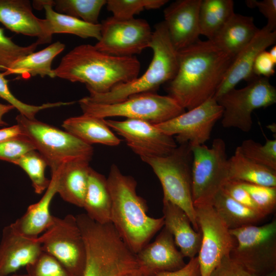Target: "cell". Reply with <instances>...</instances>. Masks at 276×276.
I'll return each mask as SVG.
<instances>
[{
	"instance_id": "obj_1",
	"label": "cell",
	"mask_w": 276,
	"mask_h": 276,
	"mask_svg": "<svg viewBox=\"0 0 276 276\" xmlns=\"http://www.w3.org/2000/svg\"><path fill=\"white\" fill-rule=\"evenodd\" d=\"M235 57L210 40L178 51V67L168 82L169 96L191 110L214 97Z\"/></svg>"
},
{
	"instance_id": "obj_2",
	"label": "cell",
	"mask_w": 276,
	"mask_h": 276,
	"mask_svg": "<svg viewBox=\"0 0 276 276\" xmlns=\"http://www.w3.org/2000/svg\"><path fill=\"white\" fill-rule=\"evenodd\" d=\"M140 62L135 57H118L94 45L81 44L63 56L54 69L55 77L85 84L89 93L103 94L137 77Z\"/></svg>"
},
{
	"instance_id": "obj_3",
	"label": "cell",
	"mask_w": 276,
	"mask_h": 276,
	"mask_svg": "<svg viewBox=\"0 0 276 276\" xmlns=\"http://www.w3.org/2000/svg\"><path fill=\"white\" fill-rule=\"evenodd\" d=\"M107 180L112 201L111 223L136 254L164 227V218L147 215L146 201L136 193V181L123 174L116 165L110 167Z\"/></svg>"
},
{
	"instance_id": "obj_4",
	"label": "cell",
	"mask_w": 276,
	"mask_h": 276,
	"mask_svg": "<svg viewBox=\"0 0 276 276\" xmlns=\"http://www.w3.org/2000/svg\"><path fill=\"white\" fill-rule=\"evenodd\" d=\"M86 248L82 276H142L136 254L121 239L111 223L100 224L89 218L79 223Z\"/></svg>"
},
{
	"instance_id": "obj_5",
	"label": "cell",
	"mask_w": 276,
	"mask_h": 276,
	"mask_svg": "<svg viewBox=\"0 0 276 276\" xmlns=\"http://www.w3.org/2000/svg\"><path fill=\"white\" fill-rule=\"evenodd\" d=\"M150 48L153 57L141 76L117 85L106 93H89L86 99L96 103L113 104L135 94L154 92L161 85L171 81L178 70V51L170 40L164 21L155 26Z\"/></svg>"
},
{
	"instance_id": "obj_6",
	"label": "cell",
	"mask_w": 276,
	"mask_h": 276,
	"mask_svg": "<svg viewBox=\"0 0 276 276\" xmlns=\"http://www.w3.org/2000/svg\"><path fill=\"white\" fill-rule=\"evenodd\" d=\"M141 158L150 166L160 181L163 199L181 209L194 229L200 232L192 200V147L188 143L180 144L168 155Z\"/></svg>"
},
{
	"instance_id": "obj_7",
	"label": "cell",
	"mask_w": 276,
	"mask_h": 276,
	"mask_svg": "<svg viewBox=\"0 0 276 276\" xmlns=\"http://www.w3.org/2000/svg\"><path fill=\"white\" fill-rule=\"evenodd\" d=\"M79 104L86 115L103 119L123 117L154 125L166 122L186 111L171 97L154 92L135 94L109 104L91 102L84 97L79 100Z\"/></svg>"
},
{
	"instance_id": "obj_8",
	"label": "cell",
	"mask_w": 276,
	"mask_h": 276,
	"mask_svg": "<svg viewBox=\"0 0 276 276\" xmlns=\"http://www.w3.org/2000/svg\"><path fill=\"white\" fill-rule=\"evenodd\" d=\"M24 136L34 145L51 170L75 158L90 160L94 153L88 145L68 132L19 114L16 117Z\"/></svg>"
},
{
	"instance_id": "obj_9",
	"label": "cell",
	"mask_w": 276,
	"mask_h": 276,
	"mask_svg": "<svg viewBox=\"0 0 276 276\" xmlns=\"http://www.w3.org/2000/svg\"><path fill=\"white\" fill-rule=\"evenodd\" d=\"M192 193L194 206L211 204L229 180L228 158L225 142L214 140L212 146L192 147Z\"/></svg>"
},
{
	"instance_id": "obj_10",
	"label": "cell",
	"mask_w": 276,
	"mask_h": 276,
	"mask_svg": "<svg viewBox=\"0 0 276 276\" xmlns=\"http://www.w3.org/2000/svg\"><path fill=\"white\" fill-rule=\"evenodd\" d=\"M236 245L230 256L256 276L276 270V220L229 229Z\"/></svg>"
},
{
	"instance_id": "obj_11",
	"label": "cell",
	"mask_w": 276,
	"mask_h": 276,
	"mask_svg": "<svg viewBox=\"0 0 276 276\" xmlns=\"http://www.w3.org/2000/svg\"><path fill=\"white\" fill-rule=\"evenodd\" d=\"M247 82L245 87L233 88L216 100L223 110V127L247 132L252 127L254 110L275 103L276 89L268 78L255 76Z\"/></svg>"
},
{
	"instance_id": "obj_12",
	"label": "cell",
	"mask_w": 276,
	"mask_h": 276,
	"mask_svg": "<svg viewBox=\"0 0 276 276\" xmlns=\"http://www.w3.org/2000/svg\"><path fill=\"white\" fill-rule=\"evenodd\" d=\"M42 251L59 261L75 276H82L86 248L76 217L53 216L51 224L37 238Z\"/></svg>"
},
{
	"instance_id": "obj_13",
	"label": "cell",
	"mask_w": 276,
	"mask_h": 276,
	"mask_svg": "<svg viewBox=\"0 0 276 276\" xmlns=\"http://www.w3.org/2000/svg\"><path fill=\"white\" fill-rule=\"evenodd\" d=\"M195 208L197 222L201 234L197 256L201 275L210 276L221 261L231 255L236 241L212 204L200 205Z\"/></svg>"
},
{
	"instance_id": "obj_14",
	"label": "cell",
	"mask_w": 276,
	"mask_h": 276,
	"mask_svg": "<svg viewBox=\"0 0 276 276\" xmlns=\"http://www.w3.org/2000/svg\"><path fill=\"white\" fill-rule=\"evenodd\" d=\"M101 26V37L94 46L103 53L133 57L150 47L153 31L145 19H120L111 16Z\"/></svg>"
},
{
	"instance_id": "obj_15",
	"label": "cell",
	"mask_w": 276,
	"mask_h": 276,
	"mask_svg": "<svg viewBox=\"0 0 276 276\" xmlns=\"http://www.w3.org/2000/svg\"><path fill=\"white\" fill-rule=\"evenodd\" d=\"M223 108L213 97L187 112L155 125L164 133L173 136L180 145L192 147L204 145L210 139L213 127L222 116Z\"/></svg>"
},
{
	"instance_id": "obj_16",
	"label": "cell",
	"mask_w": 276,
	"mask_h": 276,
	"mask_svg": "<svg viewBox=\"0 0 276 276\" xmlns=\"http://www.w3.org/2000/svg\"><path fill=\"white\" fill-rule=\"evenodd\" d=\"M105 122L111 129L124 139L128 146L140 158L165 156L178 146L173 136L149 122L129 119L105 120Z\"/></svg>"
},
{
	"instance_id": "obj_17",
	"label": "cell",
	"mask_w": 276,
	"mask_h": 276,
	"mask_svg": "<svg viewBox=\"0 0 276 276\" xmlns=\"http://www.w3.org/2000/svg\"><path fill=\"white\" fill-rule=\"evenodd\" d=\"M201 0H177L164 11L170 40L178 51L193 44L200 35L199 11Z\"/></svg>"
},
{
	"instance_id": "obj_18",
	"label": "cell",
	"mask_w": 276,
	"mask_h": 276,
	"mask_svg": "<svg viewBox=\"0 0 276 276\" xmlns=\"http://www.w3.org/2000/svg\"><path fill=\"white\" fill-rule=\"evenodd\" d=\"M275 41V31H271L266 26L259 29L252 39L236 55L213 98L217 100L235 88L241 81H248L254 77L253 66L257 56Z\"/></svg>"
},
{
	"instance_id": "obj_19",
	"label": "cell",
	"mask_w": 276,
	"mask_h": 276,
	"mask_svg": "<svg viewBox=\"0 0 276 276\" xmlns=\"http://www.w3.org/2000/svg\"><path fill=\"white\" fill-rule=\"evenodd\" d=\"M136 256L143 276L176 270L186 264L172 235L164 226L155 240L145 245Z\"/></svg>"
},
{
	"instance_id": "obj_20",
	"label": "cell",
	"mask_w": 276,
	"mask_h": 276,
	"mask_svg": "<svg viewBox=\"0 0 276 276\" xmlns=\"http://www.w3.org/2000/svg\"><path fill=\"white\" fill-rule=\"evenodd\" d=\"M42 252L37 238L20 234L11 224L5 226L0 242V276L14 274L33 263Z\"/></svg>"
},
{
	"instance_id": "obj_21",
	"label": "cell",
	"mask_w": 276,
	"mask_h": 276,
	"mask_svg": "<svg viewBox=\"0 0 276 276\" xmlns=\"http://www.w3.org/2000/svg\"><path fill=\"white\" fill-rule=\"evenodd\" d=\"M0 22L11 31L36 37L38 44L51 42L46 19L36 17L28 0H0Z\"/></svg>"
},
{
	"instance_id": "obj_22",
	"label": "cell",
	"mask_w": 276,
	"mask_h": 276,
	"mask_svg": "<svg viewBox=\"0 0 276 276\" xmlns=\"http://www.w3.org/2000/svg\"><path fill=\"white\" fill-rule=\"evenodd\" d=\"M164 227L172 235L176 245L185 257L190 259L198 254L201 241L200 232H196L190 219L180 208L163 199Z\"/></svg>"
},
{
	"instance_id": "obj_23",
	"label": "cell",
	"mask_w": 276,
	"mask_h": 276,
	"mask_svg": "<svg viewBox=\"0 0 276 276\" xmlns=\"http://www.w3.org/2000/svg\"><path fill=\"white\" fill-rule=\"evenodd\" d=\"M89 160L75 158L62 164L55 171L57 193L63 200L83 208L90 167Z\"/></svg>"
},
{
	"instance_id": "obj_24",
	"label": "cell",
	"mask_w": 276,
	"mask_h": 276,
	"mask_svg": "<svg viewBox=\"0 0 276 276\" xmlns=\"http://www.w3.org/2000/svg\"><path fill=\"white\" fill-rule=\"evenodd\" d=\"M50 184L41 199L31 204L26 213L10 224L20 234L31 238H37L50 225L53 215L50 213L52 201L57 193V177L55 171H51Z\"/></svg>"
},
{
	"instance_id": "obj_25",
	"label": "cell",
	"mask_w": 276,
	"mask_h": 276,
	"mask_svg": "<svg viewBox=\"0 0 276 276\" xmlns=\"http://www.w3.org/2000/svg\"><path fill=\"white\" fill-rule=\"evenodd\" d=\"M62 127L66 131L89 145L100 144L117 146L121 142L103 118L83 114L66 119Z\"/></svg>"
},
{
	"instance_id": "obj_26",
	"label": "cell",
	"mask_w": 276,
	"mask_h": 276,
	"mask_svg": "<svg viewBox=\"0 0 276 276\" xmlns=\"http://www.w3.org/2000/svg\"><path fill=\"white\" fill-rule=\"evenodd\" d=\"M259 30L252 17L235 13L216 36L210 40L222 51L235 57Z\"/></svg>"
},
{
	"instance_id": "obj_27",
	"label": "cell",
	"mask_w": 276,
	"mask_h": 276,
	"mask_svg": "<svg viewBox=\"0 0 276 276\" xmlns=\"http://www.w3.org/2000/svg\"><path fill=\"white\" fill-rule=\"evenodd\" d=\"M111 206L107 178L90 167L82 208L94 221L106 224L111 223Z\"/></svg>"
},
{
	"instance_id": "obj_28",
	"label": "cell",
	"mask_w": 276,
	"mask_h": 276,
	"mask_svg": "<svg viewBox=\"0 0 276 276\" xmlns=\"http://www.w3.org/2000/svg\"><path fill=\"white\" fill-rule=\"evenodd\" d=\"M33 5L38 10L44 9L47 31L52 36L55 33H67L82 38H94L99 40L101 37V24H91L78 18L55 11L50 0L33 1Z\"/></svg>"
},
{
	"instance_id": "obj_29",
	"label": "cell",
	"mask_w": 276,
	"mask_h": 276,
	"mask_svg": "<svg viewBox=\"0 0 276 276\" xmlns=\"http://www.w3.org/2000/svg\"><path fill=\"white\" fill-rule=\"evenodd\" d=\"M65 49V44L60 41L51 44L44 49L33 52L15 61L3 73L4 76L18 75L24 79L37 75L41 77H55L52 64L54 59Z\"/></svg>"
},
{
	"instance_id": "obj_30",
	"label": "cell",
	"mask_w": 276,
	"mask_h": 276,
	"mask_svg": "<svg viewBox=\"0 0 276 276\" xmlns=\"http://www.w3.org/2000/svg\"><path fill=\"white\" fill-rule=\"evenodd\" d=\"M228 178L240 182L276 187V171L248 159L239 146L228 158Z\"/></svg>"
},
{
	"instance_id": "obj_31",
	"label": "cell",
	"mask_w": 276,
	"mask_h": 276,
	"mask_svg": "<svg viewBox=\"0 0 276 276\" xmlns=\"http://www.w3.org/2000/svg\"><path fill=\"white\" fill-rule=\"evenodd\" d=\"M232 0H201L199 11L200 34L212 40L234 12Z\"/></svg>"
},
{
	"instance_id": "obj_32",
	"label": "cell",
	"mask_w": 276,
	"mask_h": 276,
	"mask_svg": "<svg viewBox=\"0 0 276 276\" xmlns=\"http://www.w3.org/2000/svg\"><path fill=\"white\" fill-rule=\"evenodd\" d=\"M211 204L229 229L255 224L265 217L238 203L222 190L217 194Z\"/></svg>"
},
{
	"instance_id": "obj_33",
	"label": "cell",
	"mask_w": 276,
	"mask_h": 276,
	"mask_svg": "<svg viewBox=\"0 0 276 276\" xmlns=\"http://www.w3.org/2000/svg\"><path fill=\"white\" fill-rule=\"evenodd\" d=\"M106 2V0H50L57 12L91 24H99V14Z\"/></svg>"
},
{
	"instance_id": "obj_34",
	"label": "cell",
	"mask_w": 276,
	"mask_h": 276,
	"mask_svg": "<svg viewBox=\"0 0 276 276\" xmlns=\"http://www.w3.org/2000/svg\"><path fill=\"white\" fill-rule=\"evenodd\" d=\"M28 174L32 182L34 192L42 194L48 187L50 179L45 176L47 163L36 150H33L23 155L15 164Z\"/></svg>"
},
{
	"instance_id": "obj_35",
	"label": "cell",
	"mask_w": 276,
	"mask_h": 276,
	"mask_svg": "<svg viewBox=\"0 0 276 276\" xmlns=\"http://www.w3.org/2000/svg\"><path fill=\"white\" fill-rule=\"evenodd\" d=\"M167 0H108L107 10L114 18L129 19L134 18L144 10L157 9L167 4Z\"/></svg>"
},
{
	"instance_id": "obj_36",
	"label": "cell",
	"mask_w": 276,
	"mask_h": 276,
	"mask_svg": "<svg viewBox=\"0 0 276 276\" xmlns=\"http://www.w3.org/2000/svg\"><path fill=\"white\" fill-rule=\"evenodd\" d=\"M239 147L248 159L276 171L275 139H267L263 145L251 139L246 140Z\"/></svg>"
},
{
	"instance_id": "obj_37",
	"label": "cell",
	"mask_w": 276,
	"mask_h": 276,
	"mask_svg": "<svg viewBox=\"0 0 276 276\" xmlns=\"http://www.w3.org/2000/svg\"><path fill=\"white\" fill-rule=\"evenodd\" d=\"M8 80L0 73V98L7 101L21 114L29 119H35L36 114L40 111L63 105H71V102H58L48 103L41 105H33L22 102L11 92L8 84Z\"/></svg>"
},
{
	"instance_id": "obj_38",
	"label": "cell",
	"mask_w": 276,
	"mask_h": 276,
	"mask_svg": "<svg viewBox=\"0 0 276 276\" xmlns=\"http://www.w3.org/2000/svg\"><path fill=\"white\" fill-rule=\"evenodd\" d=\"M38 45L35 41L26 47L18 45L0 28V70L5 72L17 60L34 52Z\"/></svg>"
},
{
	"instance_id": "obj_39",
	"label": "cell",
	"mask_w": 276,
	"mask_h": 276,
	"mask_svg": "<svg viewBox=\"0 0 276 276\" xmlns=\"http://www.w3.org/2000/svg\"><path fill=\"white\" fill-rule=\"evenodd\" d=\"M26 268L28 276H75L56 259L43 251Z\"/></svg>"
},
{
	"instance_id": "obj_40",
	"label": "cell",
	"mask_w": 276,
	"mask_h": 276,
	"mask_svg": "<svg viewBox=\"0 0 276 276\" xmlns=\"http://www.w3.org/2000/svg\"><path fill=\"white\" fill-rule=\"evenodd\" d=\"M239 182L249 193L260 211L265 217L274 211L276 207V187Z\"/></svg>"
},
{
	"instance_id": "obj_41",
	"label": "cell",
	"mask_w": 276,
	"mask_h": 276,
	"mask_svg": "<svg viewBox=\"0 0 276 276\" xmlns=\"http://www.w3.org/2000/svg\"><path fill=\"white\" fill-rule=\"evenodd\" d=\"M36 150L33 144L26 136H21L0 142V160L15 165L28 152Z\"/></svg>"
},
{
	"instance_id": "obj_42",
	"label": "cell",
	"mask_w": 276,
	"mask_h": 276,
	"mask_svg": "<svg viewBox=\"0 0 276 276\" xmlns=\"http://www.w3.org/2000/svg\"><path fill=\"white\" fill-rule=\"evenodd\" d=\"M222 190L238 203L263 215L249 193L241 186L239 181L228 180L224 185Z\"/></svg>"
},
{
	"instance_id": "obj_43",
	"label": "cell",
	"mask_w": 276,
	"mask_h": 276,
	"mask_svg": "<svg viewBox=\"0 0 276 276\" xmlns=\"http://www.w3.org/2000/svg\"><path fill=\"white\" fill-rule=\"evenodd\" d=\"M210 276H256L232 258H224L215 267Z\"/></svg>"
},
{
	"instance_id": "obj_44",
	"label": "cell",
	"mask_w": 276,
	"mask_h": 276,
	"mask_svg": "<svg viewBox=\"0 0 276 276\" xmlns=\"http://www.w3.org/2000/svg\"><path fill=\"white\" fill-rule=\"evenodd\" d=\"M246 4L249 8H257L267 19L265 26L271 31H275L276 0H248Z\"/></svg>"
},
{
	"instance_id": "obj_45",
	"label": "cell",
	"mask_w": 276,
	"mask_h": 276,
	"mask_svg": "<svg viewBox=\"0 0 276 276\" xmlns=\"http://www.w3.org/2000/svg\"><path fill=\"white\" fill-rule=\"evenodd\" d=\"M276 62L273 60L268 52L266 50L259 54L253 66L255 76L268 78L275 73Z\"/></svg>"
},
{
	"instance_id": "obj_46",
	"label": "cell",
	"mask_w": 276,
	"mask_h": 276,
	"mask_svg": "<svg viewBox=\"0 0 276 276\" xmlns=\"http://www.w3.org/2000/svg\"><path fill=\"white\" fill-rule=\"evenodd\" d=\"M152 276H201L197 256L190 259L182 268L170 271H162Z\"/></svg>"
},
{
	"instance_id": "obj_47",
	"label": "cell",
	"mask_w": 276,
	"mask_h": 276,
	"mask_svg": "<svg viewBox=\"0 0 276 276\" xmlns=\"http://www.w3.org/2000/svg\"><path fill=\"white\" fill-rule=\"evenodd\" d=\"M21 136L23 134L17 124L0 129V142Z\"/></svg>"
},
{
	"instance_id": "obj_48",
	"label": "cell",
	"mask_w": 276,
	"mask_h": 276,
	"mask_svg": "<svg viewBox=\"0 0 276 276\" xmlns=\"http://www.w3.org/2000/svg\"><path fill=\"white\" fill-rule=\"evenodd\" d=\"M13 106L11 104H5L0 103V126H3L7 125V123L5 122L3 117L6 113L9 112L11 110L14 109Z\"/></svg>"
},
{
	"instance_id": "obj_49",
	"label": "cell",
	"mask_w": 276,
	"mask_h": 276,
	"mask_svg": "<svg viewBox=\"0 0 276 276\" xmlns=\"http://www.w3.org/2000/svg\"><path fill=\"white\" fill-rule=\"evenodd\" d=\"M268 52L273 60L276 62V46L274 45L272 47Z\"/></svg>"
},
{
	"instance_id": "obj_50",
	"label": "cell",
	"mask_w": 276,
	"mask_h": 276,
	"mask_svg": "<svg viewBox=\"0 0 276 276\" xmlns=\"http://www.w3.org/2000/svg\"><path fill=\"white\" fill-rule=\"evenodd\" d=\"M264 276H276V270L270 272L269 273Z\"/></svg>"
},
{
	"instance_id": "obj_51",
	"label": "cell",
	"mask_w": 276,
	"mask_h": 276,
	"mask_svg": "<svg viewBox=\"0 0 276 276\" xmlns=\"http://www.w3.org/2000/svg\"><path fill=\"white\" fill-rule=\"evenodd\" d=\"M121 276H141V275L137 274L128 273V274L122 275Z\"/></svg>"
},
{
	"instance_id": "obj_52",
	"label": "cell",
	"mask_w": 276,
	"mask_h": 276,
	"mask_svg": "<svg viewBox=\"0 0 276 276\" xmlns=\"http://www.w3.org/2000/svg\"><path fill=\"white\" fill-rule=\"evenodd\" d=\"M9 276H28L26 274H13Z\"/></svg>"
}]
</instances>
